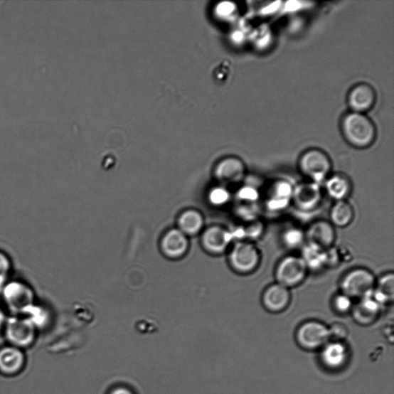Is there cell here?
<instances>
[{"mask_svg":"<svg viewBox=\"0 0 394 394\" xmlns=\"http://www.w3.org/2000/svg\"><path fill=\"white\" fill-rule=\"evenodd\" d=\"M238 198L242 203L257 204L260 199V193L253 186H243L238 193Z\"/></svg>","mask_w":394,"mask_h":394,"instance_id":"f546056e","label":"cell"},{"mask_svg":"<svg viewBox=\"0 0 394 394\" xmlns=\"http://www.w3.org/2000/svg\"><path fill=\"white\" fill-rule=\"evenodd\" d=\"M292 302L290 290L279 284L267 287L261 297V303L267 312L274 314L281 313Z\"/></svg>","mask_w":394,"mask_h":394,"instance_id":"8fae6325","label":"cell"},{"mask_svg":"<svg viewBox=\"0 0 394 394\" xmlns=\"http://www.w3.org/2000/svg\"><path fill=\"white\" fill-rule=\"evenodd\" d=\"M25 316L29 319L37 331H39L48 327L52 321L53 315L48 306L37 302Z\"/></svg>","mask_w":394,"mask_h":394,"instance_id":"603a6c76","label":"cell"},{"mask_svg":"<svg viewBox=\"0 0 394 394\" xmlns=\"http://www.w3.org/2000/svg\"><path fill=\"white\" fill-rule=\"evenodd\" d=\"M372 297L383 307L393 302L394 275L392 272L377 279L376 285H375L372 292Z\"/></svg>","mask_w":394,"mask_h":394,"instance_id":"ffe728a7","label":"cell"},{"mask_svg":"<svg viewBox=\"0 0 394 394\" xmlns=\"http://www.w3.org/2000/svg\"><path fill=\"white\" fill-rule=\"evenodd\" d=\"M376 102V93L368 84L354 87L348 95V105L353 112L363 115L371 110Z\"/></svg>","mask_w":394,"mask_h":394,"instance_id":"5bb4252c","label":"cell"},{"mask_svg":"<svg viewBox=\"0 0 394 394\" xmlns=\"http://www.w3.org/2000/svg\"><path fill=\"white\" fill-rule=\"evenodd\" d=\"M305 235L307 243L325 250L334 247L336 238L332 223L323 220L313 223L305 232Z\"/></svg>","mask_w":394,"mask_h":394,"instance_id":"30bf717a","label":"cell"},{"mask_svg":"<svg viewBox=\"0 0 394 394\" xmlns=\"http://www.w3.org/2000/svg\"><path fill=\"white\" fill-rule=\"evenodd\" d=\"M283 245L289 250L302 248L305 245V232L297 227L286 229L281 236Z\"/></svg>","mask_w":394,"mask_h":394,"instance_id":"484cf974","label":"cell"},{"mask_svg":"<svg viewBox=\"0 0 394 394\" xmlns=\"http://www.w3.org/2000/svg\"><path fill=\"white\" fill-rule=\"evenodd\" d=\"M352 182L344 174H334L326 180L325 189L328 196L336 201H346L352 193Z\"/></svg>","mask_w":394,"mask_h":394,"instance_id":"ac0fdd59","label":"cell"},{"mask_svg":"<svg viewBox=\"0 0 394 394\" xmlns=\"http://www.w3.org/2000/svg\"><path fill=\"white\" fill-rule=\"evenodd\" d=\"M331 336L330 330L323 324L317 321H308L299 327L298 340L308 348H316L324 344Z\"/></svg>","mask_w":394,"mask_h":394,"instance_id":"4fadbf2b","label":"cell"},{"mask_svg":"<svg viewBox=\"0 0 394 394\" xmlns=\"http://www.w3.org/2000/svg\"><path fill=\"white\" fill-rule=\"evenodd\" d=\"M341 129L346 142L355 148H368L376 139V128L372 121L358 112H352L344 117Z\"/></svg>","mask_w":394,"mask_h":394,"instance_id":"7a4b0ae2","label":"cell"},{"mask_svg":"<svg viewBox=\"0 0 394 394\" xmlns=\"http://www.w3.org/2000/svg\"><path fill=\"white\" fill-rule=\"evenodd\" d=\"M330 334L331 335H344L346 334V328L341 324H335L332 326V328L330 330Z\"/></svg>","mask_w":394,"mask_h":394,"instance_id":"e575fe53","label":"cell"},{"mask_svg":"<svg viewBox=\"0 0 394 394\" xmlns=\"http://www.w3.org/2000/svg\"><path fill=\"white\" fill-rule=\"evenodd\" d=\"M6 320V318L2 314H0V329L3 330Z\"/></svg>","mask_w":394,"mask_h":394,"instance_id":"d590c367","label":"cell"},{"mask_svg":"<svg viewBox=\"0 0 394 394\" xmlns=\"http://www.w3.org/2000/svg\"><path fill=\"white\" fill-rule=\"evenodd\" d=\"M217 11L221 16H230L236 11V5L230 2H223L218 5Z\"/></svg>","mask_w":394,"mask_h":394,"instance_id":"1f68e13d","label":"cell"},{"mask_svg":"<svg viewBox=\"0 0 394 394\" xmlns=\"http://www.w3.org/2000/svg\"><path fill=\"white\" fill-rule=\"evenodd\" d=\"M332 307L336 313L348 314L353 307V299L342 293L337 294L332 299Z\"/></svg>","mask_w":394,"mask_h":394,"instance_id":"83f0119b","label":"cell"},{"mask_svg":"<svg viewBox=\"0 0 394 394\" xmlns=\"http://www.w3.org/2000/svg\"><path fill=\"white\" fill-rule=\"evenodd\" d=\"M3 331L9 345L25 350L30 348L36 341L35 326L25 316H11L6 318Z\"/></svg>","mask_w":394,"mask_h":394,"instance_id":"3957f363","label":"cell"},{"mask_svg":"<svg viewBox=\"0 0 394 394\" xmlns=\"http://www.w3.org/2000/svg\"><path fill=\"white\" fill-rule=\"evenodd\" d=\"M0 293L11 316H25L37 303L34 289L22 279H9Z\"/></svg>","mask_w":394,"mask_h":394,"instance_id":"6da1fadb","label":"cell"},{"mask_svg":"<svg viewBox=\"0 0 394 394\" xmlns=\"http://www.w3.org/2000/svg\"><path fill=\"white\" fill-rule=\"evenodd\" d=\"M346 359L345 347L339 343L328 345L323 352V360L331 368L339 367Z\"/></svg>","mask_w":394,"mask_h":394,"instance_id":"d4e9b609","label":"cell"},{"mask_svg":"<svg viewBox=\"0 0 394 394\" xmlns=\"http://www.w3.org/2000/svg\"><path fill=\"white\" fill-rule=\"evenodd\" d=\"M261 262V253L252 242L238 241L229 255V264L235 273L240 275H250L259 268Z\"/></svg>","mask_w":394,"mask_h":394,"instance_id":"277c9868","label":"cell"},{"mask_svg":"<svg viewBox=\"0 0 394 394\" xmlns=\"http://www.w3.org/2000/svg\"><path fill=\"white\" fill-rule=\"evenodd\" d=\"M243 228L245 230V240L250 242L259 239L265 232L264 223L259 220L248 223L245 227Z\"/></svg>","mask_w":394,"mask_h":394,"instance_id":"f1b7e54d","label":"cell"},{"mask_svg":"<svg viewBox=\"0 0 394 394\" xmlns=\"http://www.w3.org/2000/svg\"><path fill=\"white\" fill-rule=\"evenodd\" d=\"M377 279L368 269H353L344 275L341 280V293L353 299H362L372 294Z\"/></svg>","mask_w":394,"mask_h":394,"instance_id":"5b68a950","label":"cell"},{"mask_svg":"<svg viewBox=\"0 0 394 394\" xmlns=\"http://www.w3.org/2000/svg\"><path fill=\"white\" fill-rule=\"evenodd\" d=\"M13 270L12 259L6 252L0 250V289L11 279Z\"/></svg>","mask_w":394,"mask_h":394,"instance_id":"4316f807","label":"cell"},{"mask_svg":"<svg viewBox=\"0 0 394 394\" xmlns=\"http://www.w3.org/2000/svg\"><path fill=\"white\" fill-rule=\"evenodd\" d=\"M309 273L304 261L299 256L289 255L281 260L275 269L277 284L290 289L302 285Z\"/></svg>","mask_w":394,"mask_h":394,"instance_id":"52a82bcc","label":"cell"},{"mask_svg":"<svg viewBox=\"0 0 394 394\" xmlns=\"http://www.w3.org/2000/svg\"><path fill=\"white\" fill-rule=\"evenodd\" d=\"M178 223H179L181 232L184 234L194 235L201 230L203 220L200 213L192 210L183 213Z\"/></svg>","mask_w":394,"mask_h":394,"instance_id":"cb8c5ba5","label":"cell"},{"mask_svg":"<svg viewBox=\"0 0 394 394\" xmlns=\"http://www.w3.org/2000/svg\"><path fill=\"white\" fill-rule=\"evenodd\" d=\"M382 307L371 294L358 299V302L353 304L351 313L356 322L368 325L377 320L382 312Z\"/></svg>","mask_w":394,"mask_h":394,"instance_id":"2e32d148","label":"cell"},{"mask_svg":"<svg viewBox=\"0 0 394 394\" xmlns=\"http://www.w3.org/2000/svg\"><path fill=\"white\" fill-rule=\"evenodd\" d=\"M354 217L353 206L346 201H336L330 213L331 223L334 228H345L350 226Z\"/></svg>","mask_w":394,"mask_h":394,"instance_id":"44dd1931","label":"cell"},{"mask_svg":"<svg viewBox=\"0 0 394 394\" xmlns=\"http://www.w3.org/2000/svg\"><path fill=\"white\" fill-rule=\"evenodd\" d=\"M322 197L320 184L312 181L299 183L294 187L292 203L300 211L311 212L320 206Z\"/></svg>","mask_w":394,"mask_h":394,"instance_id":"ba28073f","label":"cell"},{"mask_svg":"<svg viewBox=\"0 0 394 394\" xmlns=\"http://www.w3.org/2000/svg\"><path fill=\"white\" fill-rule=\"evenodd\" d=\"M233 241L230 231L220 227L206 230L203 236V247L213 255H222Z\"/></svg>","mask_w":394,"mask_h":394,"instance_id":"9a60e30c","label":"cell"},{"mask_svg":"<svg viewBox=\"0 0 394 394\" xmlns=\"http://www.w3.org/2000/svg\"><path fill=\"white\" fill-rule=\"evenodd\" d=\"M302 258L309 271L320 272L326 268V250L307 243L302 247Z\"/></svg>","mask_w":394,"mask_h":394,"instance_id":"7402d4cb","label":"cell"},{"mask_svg":"<svg viewBox=\"0 0 394 394\" xmlns=\"http://www.w3.org/2000/svg\"><path fill=\"white\" fill-rule=\"evenodd\" d=\"M188 248V241L181 230L168 232L162 241V249L165 255L171 258H179L185 255Z\"/></svg>","mask_w":394,"mask_h":394,"instance_id":"d6986e66","label":"cell"},{"mask_svg":"<svg viewBox=\"0 0 394 394\" xmlns=\"http://www.w3.org/2000/svg\"><path fill=\"white\" fill-rule=\"evenodd\" d=\"M341 262H347L353 260V255L351 250L346 247L337 248Z\"/></svg>","mask_w":394,"mask_h":394,"instance_id":"d6a6232c","label":"cell"},{"mask_svg":"<svg viewBox=\"0 0 394 394\" xmlns=\"http://www.w3.org/2000/svg\"><path fill=\"white\" fill-rule=\"evenodd\" d=\"M246 167L240 159L230 158L222 162L217 169L215 175L225 183H238L245 178Z\"/></svg>","mask_w":394,"mask_h":394,"instance_id":"e0dca14e","label":"cell"},{"mask_svg":"<svg viewBox=\"0 0 394 394\" xmlns=\"http://www.w3.org/2000/svg\"><path fill=\"white\" fill-rule=\"evenodd\" d=\"M294 186L286 181H276L271 186L266 201L267 208L271 212L286 210L292 203Z\"/></svg>","mask_w":394,"mask_h":394,"instance_id":"7c38bea8","label":"cell"},{"mask_svg":"<svg viewBox=\"0 0 394 394\" xmlns=\"http://www.w3.org/2000/svg\"><path fill=\"white\" fill-rule=\"evenodd\" d=\"M230 199V193L223 187H218L210 193V201L214 205L223 206L228 203Z\"/></svg>","mask_w":394,"mask_h":394,"instance_id":"4dcf8cb0","label":"cell"},{"mask_svg":"<svg viewBox=\"0 0 394 394\" xmlns=\"http://www.w3.org/2000/svg\"><path fill=\"white\" fill-rule=\"evenodd\" d=\"M109 394H135L132 390L124 387V386H117L115 388H112Z\"/></svg>","mask_w":394,"mask_h":394,"instance_id":"836d02e7","label":"cell"},{"mask_svg":"<svg viewBox=\"0 0 394 394\" xmlns=\"http://www.w3.org/2000/svg\"><path fill=\"white\" fill-rule=\"evenodd\" d=\"M26 364V356L23 350L6 345L0 348V374L12 378L21 373Z\"/></svg>","mask_w":394,"mask_h":394,"instance_id":"9c48e42d","label":"cell"},{"mask_svg":"<svg viewBox=\"0 0 394 394\" xmlns=\"http://www.w3.org/2000/svg\"><path fill=\"white\" fill-rule=\"evenodd\" d=\"M331 168L332 164L329 156L320 149H309L299 159L300 172L312 182L318 184L327 179Z\"/></svg>","mask_w":394,"mask_h":394,"instance_id":"8992f818","label":"cell"}]
</instances>
